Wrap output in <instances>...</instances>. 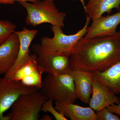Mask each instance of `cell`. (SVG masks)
<instances>
[{"instance_id": "4", "label": "cell", "mask_w": 120, "mask_h": 120, "mask_svg": "<svg viewBox=\"0 0 120 120\" xmlns=\"http://www.w3.org/2000/svg\"><path fill=\"white\" fill-rule=\"evenodd\" d=\"M37 56V63L48 75L71 73L72 71L70 55L44 46L34 44L32 46Z\"/></svg>"}, {"instance_id": "20", "label": "cell", "mask_w": 120, "mask_h": 120, "mask_svg": "<svg viewBox=\"0 0 120 120\" xmlns=\"http://www.w3.org/2000/svg\"><path fill=\"white\" fill-rule=\"evenodd\" d=\"M107 109L112 113L120 116V100L118 104H114L106 107Z\"/></svg>"}, {"instance_id": "8", "label": "cell", "mask_w": 120, "mask_h": 120, "mask_svg": "<svg viewBox=\"0 0 120 120\" xmlns=\"http://www.w3.org/2000/svg\"><path fill=\"white\" fill-rule=\"evenodd\" d=\"M37 58L35 54H31L28 62L18 69L11 78L20 81L26 86L41 90L42 82V76L44 71L38 64Z\"/></svg>"}, {"instance_id": "7", "label": "cell", "mask_w": 120, "mask_h": 120, "mask_svg": "<svg viewBox=\"0 0 120 120\" xmlns=\"http://www.w3.org/2000/svg\"><path fill=\"white\" fill-rule=\"evenodd\" d=\"M39 90L26 86L11 78L0 77V120H8L4 113L11 108L20 95L33 93Z\"/></svg>"}, {"instance_id": "21", "label": "cell", "mask_w": 120, "mask_h": 120, "mask_svg": "<svg viewBox=\"0 0 120 120\" xmlns=\"http://www.w3.org/2000/svg\"><path fill=\"white\" fill-rule=\"evenodd\" d=\"M41 0H0V4H13L15 2L19 1H26L31 2H36Z\"/></svg>"}, {"instance_id": "22", "label": "cell", "mask_w": 120, "mask_h": 120, "mask_svg": "<svg viewBox=\"0 0 120 120\" xmlns=\"http://www.w3.org/2000/svg\"><path fill=\"white\" fill-rule=\"evenodd\" d=\"M41 120H52V118L50 116L48 115H45L43 116Z\"/></svg>"}, {"instance_id": "15", "label": "cell", "mask_w": 120, "mask_h": 120, "mask_svg": "<svg viewBox=\"0 0 120 120\" xmlns=\"http://www.w3.org/2000/svg\"><path fill=\"white\" fill-rule=\"evenodd\" d=\"M93 77L106 85L114 94H120V61L105 71L92 72Z\"/></svg>"}, {"instance_id": "19", "label": "cell", "mask_w": 120, "mask_h": 120, "mask_svg": "<svg viewBox=\"0 0 120 120\" xmlns=\"http://www.w3.org/2000/svg\"><path fill=\"white\" fill-rule=\"evenodd\" d=\"M95 113L96 120H120L118 115L110 112L106 107L97 111Z\"/></svg>"}, {"instance_id": "11", "label": "cell", "mask_w": 120, "mask_h": 120, "mask_svg": "<svg viewBox=\"0 0 120 120\" xmlns=\"http://www.w3.org/2000/svg\"><path fill=\"white\" fill-rule=\"evenodd\" d=\"M92 84V97L89 104L90 107L95 111H99L120 102V98L111 92L106 85L94 78Z\"/></svg>"}, {"instance_id": "10", "label": "cell", "mask_w": 120, "mask_h": 120, "mask_svg": "<svg viewBox=\"0 0 120 120\" xmlns=\"http://www.w3.org/2000/svg\"><path fill=\"white\" fill-rule=\"evenodd\" d=\"M87 27L84 38H86L110 36L116 34L120 23V11L113 15L101 16L93 20Z\"/></svg>"}, {"instance_id": "14", "label": "cell", "mask_w": 120, "mask_h": 120, "mask_svg": "<svg viewBox=\"0 0 120 120\" xmlns=\"http://www.w3.org/2000/svg\"><path fill=\"white\" fill-rule=\"evenodd\" d=\"M54 107L71 120H96L94 110L90 107H82L74 103L55 102Z\"/></svg>"}, {"instance_id": "18", "label": "cell", "mask_w": 120, "mask_h": 120, "mask_svg": "<svg viewBox=\"0 0 120 120\" xmlns=\"http://www.w3.org/2000/svg\"><path fill=\"white\" fill-rule=\"evenodd\" d=\"M53 101L47 99L43 103L41 111L50 113L57 120H67L68 119L63 114L58 112L53 106Z\"/></svg>"}, {"instance_id": "2", "label": "cell", "mask_w": 120, "mask_h": 120, "mask_svg": "<svg viewBox=\"0 0 120 120\" xmlns=\"http://www.w3.org/2000/svg\"><path fill=\"white\" fill-rule=\"evenodd\" d=\"M18 2L26 11L25 22L27 25L35 27L42 24L48 23L62 28L64 27L67 14L60 11L53 1L41 0L31 3L26 1Z\"/></svg>"}, {"instance_id": "24", "label": "cell", "mask_w": 120, "mask_h": 120, "mask_svg": "<svg viewBox=\"0 0 120 120\" xmlns=\"http://www.w3.org/2000/svg\"><path fill=\"white\" fill-rule=\"evenodd\" d=\"M51 0L53 1H54L55 0Z\"/></svg>"}, {"instance_id": "23", "label": "cell", "mask_w": 120, "mask_h": 120, "mask_svg": "<svg viewBox=\"0 0 120 120\" xmlns=\"http://www.w3.org/2000/svg\"><path fill=\"white\" fill-rule=\"evenodd\" d=\"M70 0L74 1V0Z\"/></svg>"}, {"instance_id": "12", "label": "cell", "mask_w": 120, "mask_h": 120, "mask_svg": "<svg viewBox=\"0 0 120 120\" xmlns=\"http://www.w3.org/2000/svg\"><path fill=\"white\" fill-rule=\"evenodd\" d=\"M19 47V39L14 32L0 45V75L6 74L15 64Z\"/></svg>"}, {"instance_id": "9", "label": "cell", "mask_w": 120, "mask_h": 120, "mask_svg": "<svg viewBox=\"0 0 120 120\" xmlns=\"http://www.w3.org/2000/svg\"><path fill=\"white\" fill-rule=\"evenodd\" d=\"M14 32L19 41V47L17 60L11 68L5 74L4 77L11 78L18 70L28 62L31 57L30 47L32 41L38 33L37 30H29L24 27L22 30Z\"/></svg>"}, {"instance_id": "13", "label": "cell", "mask_w": 120, "mask_h": 120, "mask_svg": "<svg viewBox=\"0 0 120 120\" xmlns=\"http://www.w3.org/2000/svg\"><path fill=\"white\" fill-rule=\"evenodd\" d=\"M71 74L74 80L77 98L84 103H89L92 92V82L94 79L92 72L72 69Z\"/></svg>"}, {"instance_id": "3", "label": "cell", "mask_w": 120, "mask_h": 120, "mask_svg": "<svg viewBox=\"0 0 120 120\" xmlns=\"http://www.w3.org/2000/svg\"><path fill=\"white\" fill-rule=\"evenodd\" d=\"M41 90L47 99L55 102L74 103L77 99L71 73L48 75L42 81Z\"/></svg>"}, {"instance_id": "5", "label": "cell", "mask_w": 120, "mask_h": 120, "mask_svg": "<svg viewBox=\"0 0 120 120\" xmlns=\"http://www.w3.org/2000/svg\"><path fill=\"white\" fill-rule=\"evenodd\" d=\"M47 100L38 91L21 95L11 107V112L6 115L8 120H38L43 103Z\"/></svg>"}, {"instance_id": "16", "label": "cell", "mask_w": 120, "mask_h": 120, "mask_svg": "<svg viewBox=\"0 0 120 120\" xmlns=\"http://www.w3.org/2000/svg\"><path fill=\"white\" fill-rule=\"evenodd\" d=\"M114 8L120 11V0H88L85 7L87 16L92 21L102 16L103 13L110 14Z\"/></svg>"}, {"instance_id": "17", "label": "cell", "mask_w": 120, "mask_h": 120, "mask_svg": "<svg viewBox=\"0 0 120 120\" xmlns=\"http://www.w3.org/2000/svg\"><path fill=\"white\" fill-rule=\"evenodd\" d=\"M16 26L7 20H0V45L8 39L15 31Z\"/></svg>"}, {"instance_id": "1", "label": "cell", "mask_w": 120, "mask_h": 120, "mask_svg": "<svg viewBox=\"0 0 120 120\" xmlns=\"http://www.w3.org/2000/svg\"><path fill=\"white\" fill-rule=\"evenodd\" d=\"M72 69L102 72L120 61V32L110 36L83 37L70 55Z\"/></svg>"}, {"instance_id": "6", "label": "cell", "mask_w": 120, "mask_h": 120, "mask_svg": "<svg viewBox=\"0 0 120 120\" xmlns=\"http://www.w3.org/2000/svg\"><path fill=\"white\" fill-rule=\"evenodd\" d=\"M90 20V18L87 16L83 27L73 34H65L62 31L61 27L52 26L51 30L53 32V37L52 38L43 37L41 39V44L52 49L71 55L75 45L86 34Z\"/></svg>"}]
</instances>
